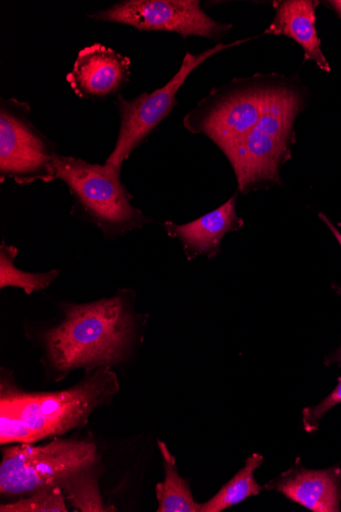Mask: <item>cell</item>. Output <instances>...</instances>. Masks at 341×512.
<instances>
[{
	"instance_id": "ac0fdd59",
	"label": "cell",
	"mask_w": 341,
	"mask_h": 512,
	"mask_svg": "<svg viewBox=\"0 0 341 512\" xmlns=\"http://www.w3.org/2000/svg\"><path fill=\"white\" fill-rule=\"evenodd\" d=\"M2 512H67L65 494L58 485L43 487L15 503L2 504Z\"/></svg>"
},
{
	"instance_id": "5bb4252c",
	"label": "cell",
	"mask_w": 341,
	"mask_h": 512,
	"mask_svg": "<svg viewBox=\"0 0 341 512\" xmlns=\"http://www.w3.org/2000/svg\"><path fill=\"white\" fill-rule=\"evenodd\" d=\"M164 460L165 481L157 485L158 512H201L202 504L194 500L188 483L178 473L176 459L167 445L158 440Z\"/></svg>"
},
{
	"instance_id": "e0dca14e",
	"label": "cell",
	"mask_w": 341,
	"mask_h": 512,
	"mask_svg": "<svg viewBox=\"0 0 341 512\" xmlns=\"http://www.w3.org/2000/svg\"><path fill=\"white\" fill-rule=\"evenodd\" d=\"M86 471L72 475L58 485L62 486L67 499L83 512L115 511L114 507L105 505L97 480L85 474Z\"/></svg>"
},
{
	"instance_id": "7a4b0ae2",
	"label": "cell",
	"mask_w": 341,
	"mask_h": 512,
	"mask_svg": "<svg viewBox=\"0 0 341 512\" xmlns=\"http://www.w3.org/2000/svg\"><path fill=\"white\" fill-rule=\"evenodd\" d=\"M284 80L276 74L233 79L213 89L185 116L183 125L208 136L230 161Z\"/></svg>"
},
{
	"instance_id": "3957f363",
	"label": "cell",
	"mask_w": 341,
	"mask_h": 512,
	"mask_svg": "<svg viewBox=\"0 0 341 512\" xmlns=\"http://www.w3.org/2000/svg\"><path fill=\"white\" fill-rule=\"evenodd\" d=\"M56 171L74 199L73 214L99 227L108 241L152 222L131 204L120 169L59 155Z\"/></svg>"
},
{
	"instance_id": "6da1fadb",
	"label": "cell",
	"mask_w": 341,
	"mask_h": 512,
	"mask_svg": "<svg viewBox=\"0 0 341 512\" xmlns=\"http://www.w3.org/2000/svg\"><path fill=\"white\" fill-rule=\"evenodd\" d=\"M129 293L88 304H65L64 318L41 334L45 359L60 378L84 368L112 367L125 361L137 338Z\"/></svg>"
},
{
	"instance_id": "4fadbf2b",
	"label": "cell",
	"mask_w": 341,
	"mask_h": 512,
	"mask_svg": "<svg viewBox=\"0 0 341 512\" xmlns=\"http://www.w3.org/2000/svg\"><path fill=\"white\" fill-rule=\"evenodd\" d=\"M317 6L318 3L312 0L275 3L276 15L265 34L294 39L304 49L306 61H314L321 70L330 72L316 28Z\"/></svg>"
},
{
	"instance_id": "ffe728a7",
	"label": "cell",
	"mask_w": 341,
	"mask_h": 512,
	"mask_svg": "<svg viewBox=\"0 0 341 512\" xmlns=\"http://www.w3.org/2000/svg\"><path fill=\"white\" fill-rule=\"evenodd\" d=\"M341 403V379L335 390L317 406L308 407L303 412V424L311 433L319 428L322 417L333 407Z\"/></svg>"
},
{
	"instance_id": "9a60e30c",
	"label": "cell",
	"mask_w": 341,
	"mask_h": 512,
	"mask_svg": "<svg viewBox=\"0 0 341 512\" xmlns=\"http://www.w3.org/2000/svg\"><path fill=\"white\" fill-rule=\"evenodd\" d=\"M264 461L258 453L250 456L243 467L221 490L208 502L202 504L201 512H221L231 506L260 494L262 488L255 480V472Z\"/></svg>"
},
{
	"instance_id": "52a82bcc",
	"label": "cell",
	"mask_w": 341,
	"mask_h": 512,
	"mask_svg": "<svg viewBox=\"0 0 341 512\" xmlns=\"http://www.w3.org/2000/svg\"><path fill=\"white\" fill-rule=\"evenodd\" d=\"M29 104L16 99L0 103V181L20 185L57 179L56 146L30 120Z\"/></svg>"
},
{
	"instance_id": "9c48e42d",
	"label": "cell",
	"mask_w": 341,
	"mask_h": 512,
	"mask_svg": "<svg viewBox=\"0 0 341 512\" xmlns=\"http://www.w3.org/2000/svg\"><path fill=\"white\" fill-rule=\"evenodd\" d=\"M97 22L124 24L140 31H168L184 38L201 36L219 39L231 24L209 17L199 0H123L88 16Z\"/></svg>"
},
{
	"instance_id": "30bf717a",
	"label": "cell",
	"mask_w": 341,
	"mask_h": 512,
	"mask_svg": "<svg viewBox=\"0 0 341 512\" xmlns=\"http://www.w3.org/2000/svg\"><path fill=\"white\" fill-rule=\"evenodd\" d=\"M131 60L104 44L81 50L67 81L80 98L103 99L118 93L129 81Z\"/></svg>"
},
{
	"instance_id": "5b68a950",
	"label": "cell",
	"mask_w": 341,
	"mask_h": 512,
	"mask_svg": "<svg viewBox=\"0 0 341 512\" xmlns=\"http://www.w3.org/2000/svg\"><path fill=\"white\" fill-rule=\"evenodd\" d=\"M120 389L111 367L96 369L77 386L47 394H2V405L44 439L61 436L88 422L94 409L104 405Z\"/></svg>"
},
{
	"instance_id": "d6986e66",
	"label": "cell",
	"mask_w": 341,
	"mask_h": 512,
	"mask_svg": "<svg viewBox=\"0 0 341 512\" xmlns=\"http://www.w3.org/2000/svg\"><path fill=\"white\" fill-rule=\"evenodd\" d=\"M0 443L32 444L41 439V435L30 429L21 418L6 407L0 406Z\"/></svg>"
},
{
	"instance_id": "7402d4cb",
	"label": "cell",
	"mask_w": 341,
	"mask_h": 512,
	"mask_svg": "<svg viewBox=\"0 0 341 512\" xmlns=\"http://www.w3.org/2000/svg\"><path fill=\"white\" fill-rule=\"evenodd\" d=\"M341 18V0H334L329 3Z\"/></svg>"
},
{
	"instance_id": "603a6c76",
	"label": "cell",
	"mask_w": 341,
	"mask_h": 512,
	"mask_svg": "<svg viewBox=\"0 0 341 512\" xmlns=\"http://www.w3.org/2000/svg\"><path fill=\"white\" fill-rule=\"evenodd\" d=\"M333 361L341 364V348L335 353Z\"/></svg>"
},
{
	"instance_id": "277c9868",
	"label": "cell",
	"mask_w": 341,
	"mask_h": 512,
	"mask_svg": "<svg viewBox=\"0 0 341 512\" xmlns=\"http://www.w3.org/2000/svg\"><path fill=\"white\" fill-rule=\"evenodd\" d=\"M302 105L301 92L284 80L229 161L242 193L259 183L279 181V166L289 153Z\"/></svg>"
},
{
	"instance_id": "8992f818",
	"label": "cell",
	"mask_w": 341,
	"mask_h": 512,
	"mask_svg": "<svg viewBox=\"0 0 341 512\" xmlns=\"http://www.w3.org/2000/svg\"><path fill=\"white\" fill-rule=\"evenodd\" d=\"M97 448L85 441L55 440L44 446L21 444L4 450L0 492L15 496L59 485L95 462Z\"/></svg>"
},
{
	"instance_id": "44dd1931",
	"label": "cell",
	"mask_w": 341,
	"mask_h": 512,
	"mask_svg": "<svg viewBox=\"0 0 341 512\" xmlns=\"http://www.w3.org/2000/svg\"><path fill=\"white\" fill-rule=\"evenodd\" d=\"M320 218L324 221L325 224H327L332 234L336 238L337 242L341 246V232L337 230V228L329 221V219L324 214L320 213Z\"/></svg>"
},
{
	"instance_id": "ba28073f",
	"label": "cell",
	"mask_w": 341,
	"mask_h": 512,
	"mask_svg": "<svg viewBox=\"0 0 341 512\" xmlns=\"http://www.w3.org/2000/svg\"><path fill=\"white\" fill-rule=\"evenodd\" d=\"M250 40L251 38L229 44L219 43L199 55L186 53L179 71L162 88L152 93L143 92L134 100L118 96L120 131L117 144L106 164L122 170L123 163L135 149L170 115L177 105V93L188 76L211 57Z\"/></svg>"
},
{
	"instance_id": "7c38bea8",
	"label": "cell",
	"mask_w": 341,
	"mask_h": 512,
	"mask_svg": "<svg viewBox=\"0 0 341 512\" xmlns=\"http://www.w3.org/2000/svg\"><path fill=\"white\" fill-rule=\"evenodd\" d=\"M243 220L236 213V195L224 205L192 222L177 225L166 222L169 235L181 241L192 256L214 257L219 253L223 238L230 231L239 229Z\"/></svg>"
},
{
	"instance_id": "8fae6325",
	"label": "cell",
	"mask_w": 341,
	"mask_h": 512,
	"mask_svg": "<svg viewBox=\"0 0 341 512\" xmlns=\"http://www.w3.org/2000/svg\"><path fill=\"white\" fill-rule=\"evenodd\" d=\"M265 489L275 490L286 498L315 512H339L341 502V470L323 471L291 468Z\"/></svg>"
},
{
	"instance_id": "2e32d148",
	"label": "cell",
	"mask_w": 341,
	"mask_h": 512,
	"mask_svg": "<svg viewBox=\"0 0 341 512\" xmlns=\"http://www.w3.org/2000/svg\"><path fill=\"white\" fill-rule=\"evenodd\" d=\"M18 249L3 242L0 247V289L15 287L27 295L50 287L60 275V270L31 273L20 270L15 264Z\"/></svg>"
}]
</instances>
